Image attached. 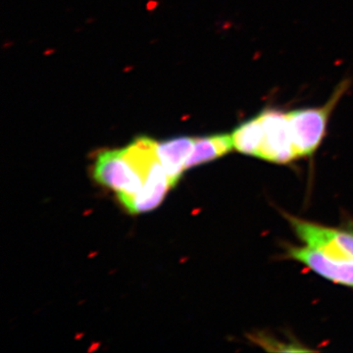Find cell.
Segmentation results:
<instances>
[{
	"label": "cell",
	"instance_id": "obj_1",
	"mask_svg": "<svg viewBox=\"0 0 353 353\" xmlns=\"http://www.w3.org/2000/svg\"><path fill=\"white\" fill-rule=\"evenodd\" d=\"M348 87L350 81L341 82L329 101L320 108L296 109L287 112L297 158L312 157L321 145L330 115Z\"/></svg>",
	"mask_w": 353,
	"mask_h": 353
},
{
	"label": "cell",
	"instance_id": "obj_2",
	"mask_svg": "<svg viewBox=\"0 0 353 353\" xmlns=\"http://www.w3.org/2000/svg\"><path fill=\"white\" fill-rule=\"evenodd\" d=\"M95 181L117 192L118 199H129L138 194L143 178L128 159L124 150H104L97 157L94 166Z\"/></svg>",
	"mask_w": 353,
	"mask_h": 353
},
{
	"label": "cell",
	"instance_id": "obj_3",
	"mask_svg": "<svg viewBox=\"0 0 353 353\" xmlns=\"http://www.w3.org/2000/svg\"><path fill=\"white\" fill-rule=\"evenodd\" d=\"M294 233L310 248L327 256L353 261V231H341L288 216Z\"/></svg>",
	"mask_w": 353,
	"mask_h": 353
},
{
	"label": "cell",
	"instance_id": "obj_4",
	"mask_svg": "<svg viewBox=\"0 0 353 353\" xmlns=\"http://www.w3.org/2000/svg\"><path fill=\"white\" fill-rule=\"evenodd\" d=\"M263 128V141L259 158L277 164L290 163L297 158L288 113L265 109L259 114Z\"/></svg>",
	"mask_w": 353,
	"mask_h": 353
},
{
	"label": "cell",
	"instance_id": "obj_5",
	"mask_svg": "<svg viewBox=\"0 0 353 353\" xmlns=\"http://www.w3.org/2000/svg\"><path fill=\"white\" fill-rule=\"evenodd\" d=\"M288 254L290 259L305 265L323 278L336 284L353 288V261L332 259L308 245L290 248Z\"/></svg>",
	"mask_w": 353,
	"mask_h": 353
},
{
	"label": "cell",
	"instance_id": "obj_6",
	"mask_svg": "<svg viewBox=\"0 0 353 353\" xmlns=\"http://www.w3.org/2000/svg\"><path fill=\"white\" fill-rule=\"evenodd\" d=\"M171 189L163 166L158 157L145 172V182L138 194L129 199H121L120 202L132 214L154 210L164 201L168 190Z\"/></svg>",
	"mask_w": 353,
	"mask_h": 353
},
{
	"label": "cell",
	"instance_id": "obj_7",
	"mask_svg": "<svg viewBox=\"0 0 353 353\" xmlns=\"http://www.w3.org/2000/svg\"><path fill=\"white\" fill-rule=\"evenodd\" d=\"M194 139L178 137L155 143L158 160L163 166L171 189L175 187L185 170V162L192 152Z\"/></svg>",
	"mask_w": 353,
	"mask_h": 353
},
{
	"label": "cell",
	"instance_id": "obj_8",
	"mask_svg": "<svg viewBox=\"0 0 353 353\" xmlns=\"http://www.w3.org/2000/svg\"><path fill=\"white\" fill-rule=\"evenodd\" d=\"M233 148L231 134H216L194 139L192 152L185 162V170L224 157Z\"/></svg>",
	"mask_w": 353,
	"mask_h": 353
},
{
	"label": "cell",
	"instance_id": "obj_9",
	"mask_svg": "<svg viewBox=\"0 0 353 353\" xmlns=\"http://www.w3.org/2000/svg\"><path fill=\"white\" fill-rule=\"evenodd\" d=\"M231 137L234 150L243 154L259 157L263 141V128L259 115L236 127Z\"/></svg>",
	"mask_w": 353,
	"mask_h": 353
}]
</instances>
